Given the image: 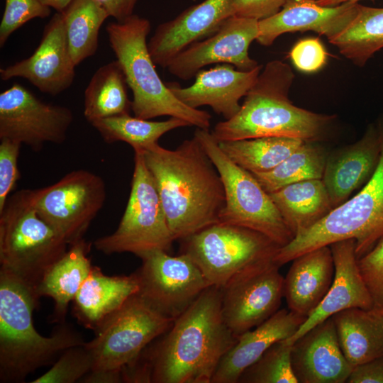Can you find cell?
I'll return each mask as SVG.
<instances>
[{
  "label": "cell",
  "mask_w": 383,
  "mask_h": 383,
  "mask_svg": "<svg viewBox=\"0 0 383 383\" xmlns=\"http://www.w3.org/2000/svg\"><path fill=\"white\" fill-rule=\"evenodd\" d=\"M291 358L298 383H345L353 369L343 352L332 317L296 339Z\"/></svg>",
  "instance_id": "cell-18"
},
{
  "label": "cell",
  "mask_w": 383,
  "mask_h": 383,
  "mask_svg": "<svg viewBox=\"0 0 383 383\" xmlns=\"http://www.w3.org/2000/svg\"><path fill=\"white\" fill-rule=\"evenodd\" d=\"M334 275L331 285L317 308L306 318L297 331L286 339L292 344L319 323L348 309H370L373 302L360 272L354 239L338 241L330 245Z\"/></svg>",
  "instance_id": "cell-20"
},
{
  "label": "cell",
  "mask_w": 383,
  "mask_h": 383,
  "mask_svg": "<svg viewBox=\"0 0 383 383\" xmlns=\"http://www.w3.org/2000/svg\"><path fill=\"white\" fill-rule=\"evenodd\" d=\"M346 383H383V356L354 367Z\"/></svg>",
  "instance_id": "cell-43"
},
{
  "label": "cell",
  "mask_w": 383,
  "mask_h": 383,
  "mask_svg": "<svg viewBox=\"0 0 383 383\" xmlns=\"http://www.w3.org/2000/svg\"><path fill=\"white\" fill-rule=\"evenodd\" d=\"M292 344L286 339L272 345L238 379L240 383H298L292 366Z\"/></svg>",
  "instance_id": "cell-36"
},
{
  "label": "cell",
  "mask_w": 383,
  "mask_h": 383,
  "mask_svg": "<svg viewBox=\"0 0 383 383\" xmlns=\"http://www.w3.org/2000/svg\"><path fill=\"white\" fill-rule=\"evenodd\" d=\"M221 289L210 286L179 316L162 338L142 354L154 383H211L238 337L225 323Z\"/></svg>",
  "instance_id": "cell-2"
},
{
  "label": "cell",
  "mask_w": 383,
  "mask_h": 383,
  "mask_svg": "<svg viewBox=\"0 0 383 383\" xmlns=\"http://www.w3.org/2000/svg\"><path fill=\"white\" fill-rule=\"evenodd\" d=\"M274 260L248 270L221 289V313L237 337L265 321L280 306L284 277Z\"/></svg>",
  "instance_id": "cell-15"
},
{
  "label": "cell",
  "mask_w": 383,
  "mask_h": 383,
  "mask_svg": "<svg viewBox=\"0 0 383 383\" xmlns=\"http://www.w3.org/2000/svg\"><path fill=\"white\" fill-rule=\"evenodd\" d=\"M138 0H109L106 5L109 16L117 21H123L133 14V10Z\"/></svg>",
  "instance_id": "cell-44"
},
{
  "label": "cell",
  "mask_w": 383,
  "mask_h": 383,
  "mask_svg": "<svg viewBox=\"0 0 383 383\" xmlns=\"http://www.w3.org/2000/svg\"><path fill=\"white\" fill-rule=\"evenodd\" d=\"M35 292L0 268V382H23L29 374L52 365L67 348L85 343L66 322L50 336L35 328L33 313L39 306Z\"/></svg>",
  "instance_id": "cell-4"
},
{
  "label": "cell",
  "mask_w": 383,
  "mask_h": 383,
  "mask_svg": "<svg viewBox=\"0 0 383 383\" xmlns=\"http://www.w3.org/2000/svg\"><path fill=\"white\" fill-rule=\"evenodd\" d=\"M306 318L289 309H279L263 323L238 335L220 362L211 383H238L246 368L274 343L292 336Z\"/></svg>",
  "instance_id": "cell-24"
},
{
  "label": "cell",
  "mask_w": 383,
  "mask_h": 383,
  "mask_svg": "<svg viewBox=\"0 0 383 383\" xmlns=\"http://www.w3.org/2000/svg\"><path fill=\"white\" fill-rule=\"evenodd\" d=\"M359 1H361V0H316L317 4L323 6H332L338 5L340 4L347 2V1L358 2Z\"/></svg>",
  "instance_id": "cell-46"
},
{
  "label": "cell",
  "mask_w": 383,
  "mask_h": 383,
  "mask_svg": "<svg viewBox=\"0 0 383 383\" xmlns=\"http://www.w3.org/2000/svg\"><path fill=\"white\" fill-rule=\"evenodd\" d=\"M232 0H204L157 26L148 43L155 65L167 67L191 44L213 34L228 18Z\"/></svg>",
  "instance_id": "cell-22"
},
{
  "label": "cell",
  "mask_w": 383,
  "mask_h": 383,
  "mask_svg": "<svg viewBox=\"0 0 383 383\" xmlns=\"http://www.w3.org/2000/svg\"><path fill=\"white\" fill-rule=\"evenodd\" d=\"M194 135L215 165L223 182L225 204L218 222L260 232L280 247L289 243L294 235L269 193L254 175L233 162L209 130L197 128Z\"/></svg>",
  "instance_id": "cell-8"
},
{
  "label": "cell",
  "mask_w": 383,
  "mask_h": 383,
  "mask_svg": "<svg viewBox=\"0 0 383 383\" xmlns=\"http://www.w3.org/2000/svg\"><path fill=\"white\" fill-rule=\"evenodd\" d=\"M89 123L106 143L125 142L134 151L142 152L157 145L159 138L166 133L190 126L187 121L175 117L162 121H152L130 114L96 119Z\"/></svg>",
  "instance_id": "cell-31"
},
{
  "label": "cell",
  "mask_w": 383,
  "mask_h": 383,
  "mask_svg": "<svg viewBox=\"0 0 383 383\" xmlns=\"http://www.w3.org/2000/svg\"><path fill=\"white\" fill-rule=\"evenodd\" d=\"M358 267L373 302L383 310V237L366 254L357 259Z\"/></svg>",
  "instance_id": "cell-39"
},
{
  "label": "cell",
  "mask_w": 383,
  "mask_h": 383,
  "mask_svg": "<svg viewBox=\"0 0 383 383\" xmlns=\"http://www.w3.org/2000/svg\"><path fill=\"white\" fill-rule=\"evenodd\" d=\"M39 216L68 243L84 238L91 221L104 205V179L87 170H74L55 183L32 189Z\"/></svg>",
  "instance_id": "cell-12"
},
{
  "label": "cell",
  "mask_w": 383,
  "mask_h": 383,
  "mask_svg": "<svg viewBox=\"0 0 383 383\" xmlns=\"http://www.w3.org/2000/svg\"><path fill=\"white\" fill-rule=\"evenodd\" d=\"M21 145L17 141L0 139V211L21 177L18 159Z\"/></svg>",
  "instance_id": "cell-40"
},
{
  "label": "cell",
  "mask_w": 383,
  "mask_h": 383,
  "mask_svg": "<svg viewBox=\"0 0 383 383\" xmlns=\"http://www.w3.org/2000/svg\"><path fill=\"white\" fill-rule=\"evenodd\" d=\"M312 143L304 142L272 170L252 174L267 193L296 182L322 179L327 157L322 148Z\"/></svg>",
  "instance_id": "cell-35"
},
{
  "label": "cell",
  "mask_w": 383,
  "mask_h": 383,
  "mask_svg": "<svg viewBox=\"0 0 383 383\" xmlns=\"http://www.w3.org/2000/svg\"><path fill=\"white\" fill-rule=\"evenodd\" d=\"M75 65L70 55L62 15L57 12L45 26L41 40L29 57L0 69L4 81L21 77L40 91L57 95L72 84Z\"/></svg>",
  "instance_id": "cell-17"
},
{
  "label": "cell",
  "mask_w": 383,
  "mask_h": 383,
  "mask_svg": "<svg viewBox=\"0 0 383 383\" xmlns=\"http://www.w3.org/2000/svg\"><path fill=\"white\" fill-rule=\"evenodd\" d=\"M143 152L174 240L218 222L225 204L223 182L194 135L175 150L157 144Z\"/></svg>",
  "instance_id": "cell-1"
},
{
  "label": "cell",
  "mask_w": 383,
  "mask_h": 383,
  "mask_svg": "<svg viewBox=\"0 0 383 383\" xmlns=\"http://www.w3.org/2000/svg\"><path fill=\"white\" fill-rule=\"evenodd\" d=\"M43 4L55 9L57 12H62L72 1V0H39Z\"/></svg>",
  "instance_id": "cell-45"
},
{
  "label": "cell",
  "mask_w": 383,
  "mask_h": 383,
  "mask_svg": "<svg viewBox=\"0 0 383 383\" xmlns=\"http://www.w3.org/2000/svg\"><path fill=\"white\" fill-rule=\"evenodd\" d=\"M294 79L287 63L278 60L267 62L238 112L214 126L213 138L218 142L261 137H288L307 142L318 140L335 116L293 104L289 93Z\"/></svg>",
  "instance_id": "cell-3"
},
{
  "label": "cell",
  "mask_w": 383,
  "mask_h": 383,
  "mask_svg": "<svg viewBox=\"0 0 383 383\" xmlns=\"http://www.w3.org/2000/svg\"><path fill=\"white\" fill-rule=\"evenodd\" d=\"M50 8L39 0H5V9L0 23V47L10 35L28 21L50 16Z\"/></svg>",
  "instance_id": "cell-38"
},
{
  "label": "cell",
  "mask_w": 383,
  "mask_h": 383,
  "mask_svg": "<svg viewBox=\"0 0 383 383\" xmlns=\"http://www.w3.org/2000/svg\"><path fill=\"white\" fill-rule=\"evenodd\" d=\"M68 245L38 213L32 189H21L9 196L0 211V268L36 294L44 275Z\"/></svg>",
  "instance_id": "cell-7"
},
{
  "label": "cell",
  "mask_w": 383,
  "mask_h": 383,
  "mask_svg": "<svg viewBox=\"0 0 383 383\" xmlns=\"http://www.w3.org/2000/svg\"><path fill=\"white\" fill-rule=\"evenodd\" d=\"M332 318L343 352L353 367L383 356V310L353 308Z\"/></svg>",
  "instance_id": "cell-28"
},
{
  "label": "cell",
  "mask_w": 383,
  "mask_h": 383,
  "mask_svg": "<svg viewBox=\"0 0 383 383\" xmlns=\"http://www.w3.org/2000/svg\"><path fill=\"white\" fill-rule=\"evenodd\" d=\"M174 240L143 152L135 150L131 192L118 226L94 245L106 255L131 252L141 258L155 250L169 252Z\"/></svg>",
  "instance_id": "cell-10"
},
{
  "label": "cell",
  "mask_w": 383,
  "mask_h": 383,
  "mask_svg": "<svg viewBox=\"0 0 383 383\" xmlns=\"http://www.w3.org/2000/svg\"><path fill=\"white\" fill-rule=\"evenodd\" d=\"M139 290L136 272L128 276H108L93 266L72 301L73 314L82 326L94 331Z\"/></svg>",
  "instance_id": "cell-26"
},
{
  "label": "cell",
  "mask_w": 383,
  "mask_h": 383,
  "mask_svg": "<svg viewBox=\"0 0 383 383\" xmlns=\"http://www.w3.org/2000/svg\"><path fill=\"white\" fill-rule=\"evenodd\" d=\"M261 70L262 65H258L252 70L242 71L225 63L209 70H201L195 75L194 84L188 87L174 83L167 86L187 106L194 109L209 106L228 120L240 110V99L255 84Z\"/></svg>",
  "instance_id": "cell-21"
},
{
  "label": "cell",
  "mask_w": 383,
  "mask_h": 383,
  "mask_svg": "<svg viewBox=\"0 0 383 383\" xmlns=\"http://www.w3.org/2000/svg\"><path fill=\"white\" fill-rule=\"evenodd\" d=\"M295 67L305 73L320 70L327 62L328 53L318 38H307L296 42L289 52Z\"/></svg>",
  "instance_id": "cell-41"
},
{
  "label": "cell",
  "mask_w": 383,
  "mask_h": 383,
  "mask_svg": "<svg viewBox=\"0 0 383 383\" xmlns=\"http://www.w3.org/2000/svg\"><path fill=\"white\" fill-rule=\"evenodd\" d=\"M126 77L116 60L99 67L84 91V116L89 123L111 116L130 114Z\"/></svg>",
  "instance_id": "cell-30"
},
{
  "label": "cell",
  "mask_w": 383,
  "mask_h": 383,
  "mask_svg": "<svg viewBox=\"0 0 383 383\" xmlns=\"http://www.w3.org/2000/svg\"><path fill=\"white\" fill-rule=\"evenodd\" d=\"M328 41L354 64L364 66L376 52L383 48V8L360 4L351 23Z\"/></svg>",
  "instance_id": "cell-33"
},
{
  "label": "cell",
  "mask_w": 383,
  "mask_h": 383,
  "mask_svg": "<svg viewBox=\"0 0 383 383\" xmlns=\"http://www.w3.org/2000/svg\"><path fill=\"white\" fill-rule=\"evenodd\" d=\"M174 321L139 293L133 295L94 331L91 340L85 342L92 359L90 372L121 371Z\"/></svg>",
  "instance_id": "cell-11"
},
{
  "label": "cell",
  "mask_w": 383,
  "mask_h": 383,
  "mask_svg": "<svg viewBox=\"0 0 383 383\" xmlns=\"http://www.w3.org/2000/svg\"><path fill=\"white\" fill-rule=\"evenodd\" d=\"M377 126L381 154L372 177L354 196L280 247L274 257L279 266L306 252L346 239L355 240L360 258L383 237V118Z\"/></svg>",
  "instance_id": "cell-6"
},
{
  "label": "cell",
  "mask_w": 383,
  "mask_h": 383,
  "mask_svg": "<svg viewBox=\"0 0 383 383\" xmlns=\"http://www.w3.org/2000/svg\"><path fill=\"white\" fill-rule=\"evenodd\" d=\"M287 0H232L227 16L252 18L257 21L276 14Z\"/></svg>",
  "instance_id": "cell-42"
},
{
  "label": "cell",
  "mask_w": 383,
  "mask_h": 383,
  "mask_svg": "<svg viewBox=\"0 0 383 383\" xmlns=\"http://www.w3.org/2000/svg\"><path fill=\"white\" fill-rule=\"evenodd\" d=\"M106 31L111 48L133 93L135 116L149 120L169 116L209 130L211 114L182 103L158 75L146 41L150 31L147 18L133 14L123 21L109 23Z\"/></svg>",
  "instance_id": "cell-5"
},
{
  "label": "cell",
  "mask_w": 383,
  "mask_h": 383,
  "mask_svg": "<svg viewBox=\"0 0 383 383\" xmlns=\"http://www.w3.org/2000/svg\"><path fill=\"white\" fill-rule=\"evenodd\" d=\"M73 119L69 108L45 103L20 84L0 94V139L26 144L35 152L47 143H64Z\"/></svg>",
  "instance_id": "cell-13"
},
{
  "label": "cell",
  "mask_w": 383,
  "mask_h": 383,
  "mask_svg": "<svg viewBox=\"0 0 383 383\" xmlns=\"http://www.w3.org/2000/svg\"><path fill=\"white\" fill-rule=\"evenodd\" d=\"M84 343L66 349L50 370L32 383L79 382L92 369V359Z\"/></svg>",
  "instance_id": "cell-37"
},
{
  "label": "cell",
  "mask_w": 383,
  "mask_h": 383,
  "mask_svg": "<svg viewBox=\"0 0 383 383\" xmlns=\"http://www.w3.org/2000/svg\"><path fill=\"white\" fill-rule=\"evenodd\" d=\"M304 142L288 137H261L218 142L223 152L251 173L272 170Z\"/></svg>",
  "instance_id": "cell-34"
},
{
  "label": "cell",
  "mask_w": 383,
  "mask_h": 383,
  "mask_svg": "<svg viewBox=\"0 0 383 383\" xmlns=\"http://www.w3.org/2000/svg\"><path fill=\"white\" fill-rule=\"evenodd\" d=\"M182 253L212 286L223 288L243 272L274 260L280 246L265 235L218 222L182 240Z\"/></svg>",
  "instance_id": "cell-9"
},
{
  "label": "cell",
  "mask_w": 383,
  "mask_h": 383,
  "mask_svg": "<svg viewBox=\"0 0 383 383\" xmlns=\"http://www.w3.org/2000/svg\"><path fill=\"white\" fill-rule=\"evenodd\" d=\"M358 2L347 1L332 6H321L316 0H287L274 16L259 21L257 41L271 45L282 34L313 31L330 40L340 33L357 15Z\"/></svg>",
  "instance_id": "cell-19"
},
{
  "label": "cell",
  "mask_w": 383,
  "mask_h": 383,
  "mask_svg": "<svg viewBox=\"0 0 383 383\" xmlns=\"http://www.w3.org/2000/svg\"><path fill=\"white\" fill-rule=\"evenodd\" d=\"M91 244L84 238L70 245L65 254L48 270L36 290L39 298L54 301L51 322H65L69 303L73 301L93 265L87 256Z\"/></svg>",
  "instance_id": "cell-27"
},
{
  "label": "cell",
  "mask_w": 383,
  "mask_h": 383,
  "mask_svg": "<svg viewBox=\"0 0 383 383\" xmlns=\"http://www.w3.org/2000/svg\"><path fill=\"white\" fill-rule=\"evenodd\" d=\"M62 15L72 59L77 66L98 48L99 29L109 16L97 0H72Z\"/></svg>",
  "instance_id": "cell-32"
},
{
  "label": "cell",
  "mask_w": 383,
  "mask_h": 383,
  "mask_svg": "<svg viewBox=\"0 0 383 383\" xmlns=\"http://www.w3.org/2000/svg\"><path fill=\"white\" fill-rule=\"evenodd\" d=\"M284 278V297L288 309L307 318L327 294L334 275L329 245L306 252L292 260Z\"/></svg>",
  "instance_id": "cell-25"
},
{
  "label": "cell",
  "mask_w": 383,
  "mask_h": 383,
  "mask_svg": "<svg viewBox=\"0 0 383 383\" xmlns=\"http://www.w3.org/2000/svg\"><path fill=\"white\" fill-rule=\"evenodd\" d=\"M380 154L378 128L377 125L370 124L357 141L327 157L322 180L333 209L369 181L377 169Z\"/></svg>",
  "instance_id": "cell-23"
},
{
  "label": "cell",
  "mask_w": 383,
  "mask_h": 383,
  "mask_svg": "<svg viewBox=\"0 0 383 383\" xmlns=\"http://www.w3.org/2000/svg\"><path fill=\"white\" fill-rule=\"evenodd\" d=\"M136 271L139 294L163 314L175 319L208 287L196 263L184 253L172 256L155 250L141 257Z\"/></svg>",
  "instance_id": "cell-14"
},
{
  "label": "cell",
  "mask_w": 383,
  "mask_h": 383,
  "mask_svg": "<svg viewBox=\"0 0 383 383\" xmlns=\"http://www.w3.org/2000/svg\"><path fill=\"white\" fill-rule=\"evenodd\" d=\"M269 194L294 235L313 226L333 210L322 179L291 184Z\"/></svg>",
  "instance_id": "cell-29"
},
{
  "label": "cell",
  "mask_w": 383,
  "mask_h": 383,
  "mask_svg": "<svg viewBox=\"0 0 383 383\" xmlns=\"http://www.w3.org/2000/svg\"><path fill=\"white\" fill-rule=\"evenodd\" d=\"M258 22L238 16L227 18L213 34L178 53L167 65L168 71L187 80L213 63L230 64L242 71L253 70L259 65L249 56L248 50L257 38Z\"/></svg>",
  "instance_id": "cell-16"
}]
</instances>
